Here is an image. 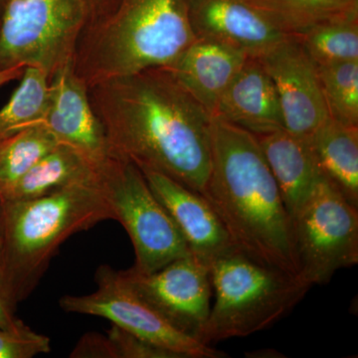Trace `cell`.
Wrapping results in <instances>:
<instances>
[{
	"label": "cell",
	"instance_id": "1",
	"mask_svg": "<svg viewBox=\"0 0 358 358\" xmlns=\"http://www.w3.org/2000/svg\"><path fill=\"white\" fill-rule=\"evenodd\" d=\"M89 98L110 157L202 194L210 171L212 117L167 68L96 82Z\"/></svg>",
	"mask_w": 358,
	"mask_h": 358
},
{
	"label": "cell",
	"instance_id": "2",
	"mask_svg": "<svg viewBox=\"0 0 358 358\" xmlns=\"http://www.w3.org/2000/svg\"><path fill=\"white\" fill-rule=\"evenodd\" d=\"M211 164L203 195L239 251L299 274L293 223L255 134L212 117Z\"/></svg>",
	"mask_w": 358,
	"mask_h": 358
},
{
	"label": "cell",
	"instance_id": "3",
	"mask_svg": "<svg viewBox=\"0 0 358 358\" xmlns=\"http://www.w3.org/2000/svg\"><path fill=\"white\" fill-rule=\"evenodd\" d=\"M101 167L44 196L1 199L0 275L16 305L34 291L68 238L115 220Z\"/></svg>",
	"mask_w": 358,
	"mask_h": 358
},
{
	"label": "cell",
	"instance_id": "4",
	"mask_svg": "<svg viewBox=\"0 0 358 358\" xmlns=\"http://www.w3.org/2000/svg\"><path fill=\"white\" fill-rule=\"evenodd\" d=\"M195 39L189 0H117L112 10L84 33L75 70L91 86L166 67Z\"/></svg>",
	"mask_w": 358,
	"mask_h": 358
},
{
	"label": "cell",
	"instance_id": "5",
	"mask_svg": "<svg viewBox=\"0 0 358 358\" xmlns=\"http://www.w3.org/2000/svg\"><path fill=\"white\" fill-rule=\"evenodd\" d=\"M209 274L215 301L196 338L208 345L268 329L310 288L296 275L264 265L238 249L214 260Z\"/></svg>",
	"mask_w": 358,
	"mask_h": 358
},
{
	"label": "cell",
	"instance_id": "6",
	"mask_svg": "<svg viewBox=\"0 0 358 358\" xmlns=\"http://www.w3.org/2000/svg\"><path fill=\"white\" fill-rule=\"evenodd\" d=\"M117 0H7L0 17V69L54 73L75 63L80 40Z\"/></svg>",
	"mask_w": 358,
	"mask_h": 358
},
{
	"label": "cell",
	"instance_id": "7",
	"mask_svg": "<svg viewBox=\"0 0 358 358\" xmlns=\"http://www.w3.org/2000/svg\"><path fill=\"white\" fill-rule=\"evenodd\" d=\"M298 278L312 287L358 263V208L324 176L292 216Z\"/></svg>",
	"mask_w": 358,
	"mask_h": 358
},
{
	"label": "cell",
	"instance_id": "8",
	"mask_svg": "<svg viewBox=\"0 0 358 358\" xmlns=\"http://www.w3.org/2000/svg\"><path fill=\"white\" fill-rule=\"evenodd\" d=\"M101 173L115 221L124 226L134 245V270L150 274L192 254L138 166L110 157Z\"/></svg>",
	"mask_w": 358,
	"mask_h": 358
},
{
	"label": "cell",
	"instance_id": "9",
	"mask_svg": "<svg viewBox=\"0 0 358 358\" xmlns=\"http://www.w3.org/2000/svg\"><path fill=\"white\" fill-rule=\"evenodd\" d=\"M96 289L85 296L66 294L59 300L65 313L94 315L110 320L148 345L174 358H221L219 352L181 333L131 289L121 271L102 265L96 272Z\"/></svg>",
	"mask_w": 358,
	"mask_h": 358
},
{
	"label": "cell",
	"instance_id": "10",
	"mask_svg": "<svg viewBox=\"0 0 358 358\" xmlns=\"http://www.w3.org/2000/svg\"><path fill=\"white\" fill-rule=\"evenodd\" d=\"M121 273L131 289L171 326L197 338L211 308L208 264L189 254L150 274L133 267Z\"/></svg>",
	"mask_w": 358,
	"mask_h": 358
},
{
	"label": "cell",
	"instance_id": "11",
	"mask_svg": "<svg viewBox=\"0 0 358 358\" xmlns=\"http://www.w3.org/2000/svg\"><path fill=\"white\" fill-rule=\"evenodd\" d=\"M258 59L274 82L284 129L308 138L329 117L317 63L296 35Z\"/></svg>",
	"mask_w": 358,
	"mask_h": 358
},
{
	"label": "cell",
	"instance_id": "12",
	"mask_svg": "<svg viewBox=\"0 0 358 358\" xmlns=\"http://www.w3.org/2000/svg\"><path fill=\"white\" fill-rule=\"evenodd\" d=\"M60 145L76 150L89 164L102 166L110 159L102 124L89 98V86L69 63L50 78L48 105L42 122Z\"/></svg>",
	"mask_w": 358,
	"mask_h": 358
},
{
	"label": "cell",
	"instance_id": "13",
	"mask_svg": "<svg viewBox=\"0 0 358 358\" xmlns=\"http://www.w3.org/2000/svg\"><path fill=\"white\" fill-rule=\"evenodd\" d=\"M192 31L260 58L289 36L253 0H189Z\"/></svg>",
	"mask_w": 358,
	"mask_h": 358
},
{
	"label": "cell",
	"instance_id": "14",
	"mask_svg": "<svg viewBox=\"0 0 358 358\" xmlns=\"http://www.w3.org/2000/svg\"><path fill=\"white\" fill-rule=\"evenodd\" d=\"M141 171L185 238L192 255L210 265L219 257L237 249L222 221L203 195L166 174Z\"/></svg>",
	"mask_w": 358,
	"mask_h": 358
},
{
	"label": "cell",
	"instance_id": "15",
	"mask_svg": "<svg viewBox=\"0 0 358 358\" xmlns=\"http://www.w3.org/2000/svg\"><path fill=\"white\" fill-rule=\"evenodd\" d=\"M248 58L232 47L196 38L166 68L213 117L221 96Z\"/></svg>",
	"mask_w": 358,
	"mask_h": 358
},
{
	"label": "cell",
	"instance_id": "16",
	"mask_svg": "<svg viewBox=\"0 0 358 358\" xmlns=\"http://www.w3.org/2000/svg\"><path fill=\"white\" fill-rule=\"evenodd\" d=\"M213 117L255 136L284 129L274 82L258 58L247 59L221 96Z\"/></svg>",
	"mask_w": 358,
	"mask_h": 358
},
{
	"label": "cell",
	"instance_id": "17",
	"mask_svg": "<svg viewBox=\"0 0 358 358\" xmlns=\"http://www.w3.org/2000/svg\"><path fill=\"white\" fill-rule=\"evenodd\" d=\"M256 136L292 218L322 176L310 143L285 129Z\"/></svg>",
	"mask_w": 358,
	"mask_h": 358
},
{
	"label": "cell",
	"instance_id": "18",
	"mask_svg": "<svg viewBox=\"0 0 358 358\" xmlns=\"http://www.w3.org/2000/svg\"><path fill=\"white\" fill-rule=\"evenodd\" d=\"M307 140L320 174L358 208V127L329 117Z\"/></svg>",
	"mask_w": 358,
	"mask_h": 358
},
{
	"label": "cell",
	"instance_id": "19",
	"mask_svg": "<svg viewBox=\"0 0 358 358\" xmlns=\"http://www.w3.org/2000/svg\"><path fill=\"white\" fill-rule=\"evenodd\" d=\"M98 169L76 150L59 145L34 164L1 199L28 200L44 196Z\"/></svg>",
	"mask_w": 358,
	"mask_h": 358
},
{
	"label": "cell",
	"instance_id": "20",
	"mask_svg": "<svg viewBox=\"0 0 358 358\" xmlns=\"http://www.w3.org/2000/svg\"><path fill=\"white\" fill-rule=\"evenodd\" d=\"M289 35L327 21L357 20L358 0H253Z\"/></svg>",
	"mask_w": 358,
	"mask_h": 358
},
{
	"label": "cell",
	"instance_id": "21",
	"mask_svg": "<svg viewBox=\"0 0 358 358\" xmlns=\"http://www.w3.org/2000/svg\"><path fill=\"white\" fill-rule=\"evenodd\" d=\"M50 76L37 67H26L20 86L0 109V143L31 127L42 124L49 99Z\"/></svg>",
	"mask_w": 358,
	"mask_h": 358
},
{
	"label": "cell",
	"instance_id": "22",
	"mask_svg": "<svg viewBox=\"0 0 358 358\" xmlns=\"http://www.w3.org/2000/svg\"><path fill=\"white\" fill-rule=\"evenodd\" d=\"M60 143L44 124H37L0 143L1 197L42 157Z\"/></svg>",
	"mask_w": 358,
	"mask_h": 358
},
{
	"label": "cell",
	"instance_id": "23",
	"mask_svg": "<svg viewBox=\"0 0 358 358\" xmlns=\"http://www.w3.org/2000/svg\"><path fill=\"white\" fill-rule=\"evenodd\" d=\"M296 37L317 65L358 60V18L320 23Z\"/></svg>",
	"mask_w": 358,
	"mask_h": 358
},
{
	"label": "cell",
	"instance_id": "24",
	"mask_svg": "<svg viewBox=\"0 0 358 358\" xmlns=\"http://www.w3.org/2000/svg\"><path fill=\"white\" fill-rule=\"evenodd\" d=\"M317 67L329 117L358 127V60Z\"/></svg>",
	"mask_w": 358,
	"mask_h": 358
},
{
	"label": "cell",
	"instance_id": "25",
	"mask_svg": "<svg viewBox=\"0 0 358 358\" xmlns=\"http://www.w3.org/2000/svg\"><path fill=\"white\" fill-rule=\"evenodd\" d=\"M81 350L84 357L91 358H174L171 353L148 345L115 324L108 331L107 336L85 334Z\"/></svg>",
	"mask_w": 358,
	"mask_h": 358
},
{
	"label": "cell",
	"instance_id": "26",
	"mask_svg": "<svg viewBox=\"0 0 358 358\" xmlns=\"http://www.w3.org/2000/svg\"><path fill=\"white\" fill-rule=\"evenodd\" d=\"M51 352V339L23 322L16 329H0V358H32Z\"/></svg>",
	"mask_w": 358,
	"mask_h": 358
},
{
	"label": "cell",
	"instance_id": "27",
	"mask_svg": "<svg viewBox=\"0 0 358 358\" xmlns=\"http://www.w3.org/2000/svg\"><path fill=\"white\" fill-rule=\"evenodd\" d=\"M16 308L17 305L11 300L0 275V329H16L23 324L22 320L16 317Z\"/></svg>",
	"mask_w": 358,
	"mask_h": 358
},
{
	"label": "cell",
	"instance_id": "28",
	"mask_svg": "<svg viewBox=\"0 0 358 358\" xmlns=\"http://www.w3.org/2000/svg\"><path fill=\"white\" fill-rule=\"evenodd\" d=\"M25 66L18 65L14 67L6 68V69H0V88L6 86V84L10 83L14 80L20 79L25 70Z\"/></svg>",
	"mask_w": 358,
	"mask_h": 358
},
{
	"label": "cell",
	"instance_id": "29",
	"mask_svg": "<svg viewBox=\"0 0 358 358\" xmlns=\"http://www.w3.org/2000/svg\"><path fill=\"white\" fill-rule=\"evenodd\" d=\"M6 2L7 0H0V17H1L2 11H3Z\"/></svg>",
	"mask_w": 358,
	"mask_h": 358
},
{
	"label": "cell",
	"instance_id": "30",
	"mask_svg": "<svg viewBox=\"0 0 358 358\" xmlns=\"http://www.w3.org/2000/svg\"><path fill=\"white\" fill-rule=\"evenodd\" d=\"M0 204H1V192H0ZM0 256H1V235H0Z\"/></svg>",
	"mask_w": 358,
	"mask_h": 358
}]
</instances>
